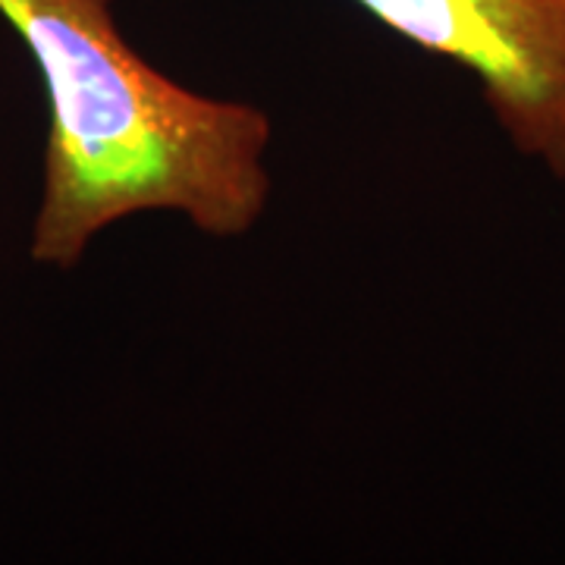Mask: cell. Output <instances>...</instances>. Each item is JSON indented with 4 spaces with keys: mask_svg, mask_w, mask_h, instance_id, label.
I'll return each mask as SVG.
<instances>
[{
    "mask_svg": "<svg viewBox=\"0 0 565 565\" xmlns=\"http://www.w3.org/2000/svg\"><path fill=\"white\" fill-rule=\"evenodd\" d=\"M39 66L51 132L32 262L70 270L132 214H180L236 239L270 202L262 107L211 98L154 70L122 39L110 0H0Z\"/></svg>",
    "mask_w": 565,
    "mask_h": 565,
    "instance_id": "cell-1",
    "label": "cell"
},
{
    "mask_svg": "<svg viewBox=\"0 0 565 565\" xmlns=\"http://www.w3.org/2000/svg\"><path fill=\"white\" fill-rule=\"evenodd\" d=\"M471 73L519 158L565 182V0H355Z\"/></svg>",
    "mask_w": 565,
    "mask_h": 565,
    "instance_id": "cell-2",
    "label": "cell"
}]
</instances>
